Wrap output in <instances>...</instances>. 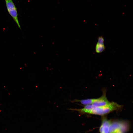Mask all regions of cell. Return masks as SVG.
<instances>
[{
    "label": "cell",
    "mask_w": 133,
    "mask_h": 133,
    "mask_svg": "<svg viewBox=\"0 0 133 133\" xmlns=\"http://www.w3.org/2000/svg\"><path fill=\"white\" fill-rule=\"evenodd\" d=\"M122 107L121 105L113 102L104 106L93 107L89 109L83 108L79 109L69 108L68 110L77 111L81 114H88L102 116L114 111L119 110L121 109Z\"/></svg>",
    "instance_id": "cell-1"
},
{
    "label": "cell",
    "mask_w": 133,
    "mask_h": 133,
    "mask_svg": "<svg viewBox=\"0 0 133 133\" xmlns=\"http://www.w3.org/2000/svg\"><path fill=\"white\" fill-rule=\"evenodd\" d=\"M95 99H88L78 100L75 99L70 101L71 102H80L82 104L86 105L92 104L94 101Z\"/></svg>",
    "instance_id": "cell-7"
},
{
    "label": "cell",
    "mask_w": 133,
    "mask_h": 133,
    "mask_svg": "<svg viewBox=\"0 0 133 133\" xmlns=\"http://www.w3.org/2000/svg\"><path fill=\"white\" fill-rule=\"evenodd\" d=\"M111 121L105 119H103L100 131L101 133H110V127Z\"/></svg>",
    "instance_id": "cell-5"
},
{
    "label": "cell",
    "mask_w": 133,
    "mask_h": 133,
    "mask_svg": "<svg viewBox=\"0 0 133 133\" xmlns=\"http://www.w3.org/2000/svg\"><path fill=\"white\" fill-rule=\"evenodd\" d=\"M105 47L104 44V39L103 37L101 36L98 38V40L95 47V50L96 53H100L104 51Z\"/></svg>",
    "instance_id": "cell-6"
},
{
    "label": "cell",
    "mask_w": 133,
    "mask_h": 133,
    "mask_svg": "<svg viewBox=\"0 0 133 133\" xmlns=\"http://www.w3.org/2000/svg\"><path fill=\"white\" fill-rule=\"evenodd\" d=\"M127 122L123 121H116L111 123L110 127V133H115L120 131L122 133L126 132L129 129Z\"/></svg>",
    "instance_id": "cell-3"
},
{
    "label": "cell",
    "mask_w": 133,
    "mask_h": 133,
    "mask_svg": "<svg viewBox=\"0 0 133 133\" xmlns=\"http://www.w3.org/2000/svg\"><path fill=\"white\" fill-rule=\"evenodd\" d=\"M106 94V90H103L102 95L98 98L95 99L94 102L91 104L92 107L103 106L109 104L110 102L107 99Z\"/></svg>",
    "instance_id": "cell-4"
},
{
    "label": "cell",
    "mask_w": 133,
    "mask_h": 133,
    "mask_svg": "<svg viewBox=\"0 0 133 133\" xmlns=\"http://www.w3.org/2000/svg\"><path fill=\"white\" fill-rule=\"evenodd\" d=\"M7 11L18 27L21 29L18 18V14L17 9L13 0H4Z\"/></svg>",
    "instance_id": "cell-2"
},
{
    "label": "cell",
    "mask_w": 133,
    "mask_h": 133,
    "mask_svg": "<svg viewBox=\"0 0 133 133\" xmlns=\"http://www.w3.org/2000/svg\"><path fill=\"white\" fill-rule=\"evenodd\" d=\"M115 133H123L120 131H119L117 132H115Z\"/></svg>",
    "instance_id": "cell-8"
}]
</instances>
